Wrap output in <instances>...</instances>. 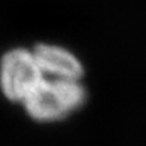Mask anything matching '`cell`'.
Listing matches in <instances>:
<instances>
[{"instance_id": "obj_1", "label": "cell", "mask_w": 146, "mask_h": 146, "mask_svg": "<svg viewBox=\"0 0 146 146\" xmlns=\"http://www.w3.org/2000/svg\"><path fill=\"white\" fill-rule=\"evenodd\" d=\"M87 96L82 81L51 78L43 73L21 106L36 122H58L81 109Z\"/></svg>"}, {"instance_id": "obj_3", "label": "cell", "mask_w": 146, "mask_h": 146, "mask_svg": "<svg viewBox=\"0 0 146 146\" xmlns=\"http://www.w3.org/2000/svg\"><path fill=\"white\" fill-rule=\"evenodd\" d=\"M31 49L39 67L46 76L82 81L85 73L84 66L81 60L67 48L54 43H37Z\"/></svg>"}, {"instance_id": "obj_2", "label": "cell", "mask_w": 146, "mask_h": 146, "mask_svg": "<svg viewBox=\"0 0 146 146\" xmlns=\"http://www.w3.org/2000/svg\"><path fill=\"white\" fill-rule=\"evenodd\" d=\"M42 76L33 49L18 46L0 58V90L9 102L21 104Z\"/></svg>"}]
</instances>
